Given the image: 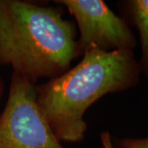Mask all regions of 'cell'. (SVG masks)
<instances>
[{
	"label": "cell",
	"instance_id": "cell-1",
	"mask_svg": "<svg viewBox=\"0 0 148 148\" xmlns=\"http://www.w3.org/2000/svg\"><path fill=\"white\" fill-rule=\"evenodd\" d=\"M62 75L36 86L37 101L59 141L79 143L87 124L86 111L109 93L134 87L141 74L133 50H102L95 46Z\"/></svg>",
	"mask_w": 148,
	"mask_h": 148
},
{
	"label": "cell",
	"instance_id": "cell-6",
	"mask_svg": "<svg viewBox=\"0 0 148 148\" xmlns=\"http://www.w3.org/2000/svg\"><path fill=\"white\" fill-rule=\"evenodd\" d=\"M123 148H148V138L142 139L126 138L120 141Z\"/></svg>",
	"mask_w": 148,
	"mask_h": 148
},
{
	"label": "cell",
	"instance_id": "cell-3",
	"mask_svg": "<svg viewBox=\"0 0 148 148\" xmlns=\"http://www.w3.org/2000/svg\"><path fill=\"white\" fill-rule=\"evenodd\" d=\"M0 148H64L37 101V89L13 73L0 115Z\"/></svg>",
	"mask_w": 148,
	"mask_h": 148
},
{
	"label": "cell",
	"instance_id": "cell-5",
	"mask_svg": "<svg viewBox=\"0 0 148 148\" xmlns=\"http://www.w3.org/2000/svg\"><path fill=\"white\" fill-rule=\"evenodd\" d=\"M127 18L138 28L142 47L140 68L148 78V0H128L123 3Z\"/></svg>",
	"mask_w": 148,
	"mask_h": 148
},
{
	"label": "cell",
	"instance_id": "cell-7",
	"mask_svg": "<svg viewBox=\"0 0 148 148\" xmlns=\"http://www.w3.org/2000/svg\"><path fill=\"white\" fill-rule=\"evenodd\" d=\"M101 139L103 142V145L105 148H112L110 143V135L108 132H105L101 134ZM123 148V147H122Z\"/></svg>",
	"mask_w": 148,
	"mask_h": 148
},
{
	"label": "cell",
	"instance_id": "cell-8",
	"mask_svg": "<svg viewBox=\"0 0 148 148\" xmlns=\"http://www.w3.org/2000/svg\"><path fill=\"white\" fill-rule=\"evenodd\" d=\"M3 82L2 77L0 76V99H1V96L3 95Z\"/></svg>",
	"mask_w": 148,
	"mask_h": 148
},
{
	"label": "cell",
	"instance_id": "cell-2",
	"mask_svg": "<svg viewBox=\"0 0 148 148\" xmlns=\"http://www.w3.org/2000/svg\"><path fill=\"white\" fill-rule=\"evenodd\" d=\"M80 53L76 27L59 9L0 0V65L36 85L67 72Z\"/></svg>",
	"mask_w": 148,
	"mask_h": 148
},
{
	"label": "cell",
	"instance_id": "cell-4",
	"mask_svg": "<svg viewBox=\"0 0 148 148\" xmlns=\"http://www.w3.org/2000/svg\"><path fill=\"white\" fill-rule=\"evenodd\" d=\"M76 20L81 53L91 46L102 50H133L137 39L127 21L111 10L102 0H58Z\"/></svg>",
	"mask_w": 148,
	"mask_h": 148
}]
</instances>
